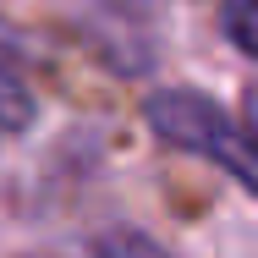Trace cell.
<instances>
[{
	"instance_id": "1",
	"label": "cell",
	"mask_w": 258,
	"mask_h": 258,
	"mask_svg": "<svg viewBox=\"0 0 258 258\" xmlns=\"http://www.w3.org/2000/svg\"><path fill=\"white\" fill-rule=\"evenodd\" d=\"M143 121L165 149H181V154H198L209 165H220L242 192L258 187V159H253V126L247 115L231 121L225 104H214L198 88H159L143 99Z\"/></svg>"
},
{
	"instance_id": "2",
	"label": "cell",
	"mask_w": 258,
	"mask_h": 258,
	"mask_svg": "<svg viewBox=\"0 0 258 258\" xmlns=\"http://www.w3.org/2000/svg\"><path fill=\"white\" fill-rule=\"evenodd\" d=\"M33 115H39L33 88L22 83V72H17L11 60H0V138L28 132V126H33Z\"/></svg>"
},
{
	"instance_id": "3",
	"label": "cell",
	"mask_w": 258,
	"mask_h": 258,
	"mask_svg": "<svg viewBox=\"0 0 258 258\" xmlns=\"http://www.w3.org/2000/svg\"><path fill=\"white\" fill-rule=\"evenodd\" d=\"M94 258H176L170 247H159L149 231H132V225H115L94 236Z\"/></svg>"
},
{
	"instance_id": "4",
	"label": "cell",
	"mask_w": 258,
	"mask_h": 258,
	"mask_svg": "<svg viewBox=\"0 0 258 258\" xmlns=\"http://www.w3.org/2000/svg\"><path fill=\"white\" fill-rule=\"evenodd\" d=\"M220 28H225V44L236 55H258V0H225L220 6Z\"/></svg>"
},
{
	"instance_id": "5",
	"label": "cell",
	"mask_w": 258,
	"mask_h": 258,
	"mask_svg": "<svg viewBox=\"0 0 258 258\" xmlns=\"http://www.w3.org/2000/svg\"><path fill=\"white\" fill-rule=\"evenodd\" d=\"M99 6L115 11V17H126V22H159L170 0H99Z\"/></svg>"
},
{
	"instance_id": "6",
	"label": "cell",
	"mask_w": 258,
	"mask_h": 258,
	"mask_svg": "<svg viewBox=\"0 0 258 258\" xmlns=\"http://www.w3.org/2000/svg\"><path fill=\"white\" fill-rule=\"evenodd\" d=\"M22 55H28V39H22L17 28L0 22V60H22Z\"/></svg>"
},
{
	"instance_id": "7",
	"label": "cell",
	"mask_w": 258,
	"mask_h": 258,
	"mask_svg": "<svg viewBox=\"0 0 258 258\" xmlns=\"http://www.w3.org/2000/svg\"><path fill=\"white\" fill-rule=\"evenodd\" d=\"M0 143H6V138H0Z\"/></svg>"
}]
</instances>
